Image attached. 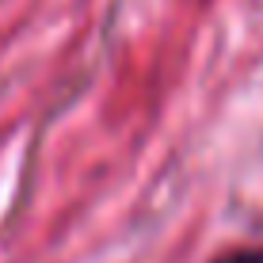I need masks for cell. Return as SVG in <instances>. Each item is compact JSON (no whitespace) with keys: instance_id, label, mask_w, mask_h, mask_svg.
<instances>
[{"instance_id":"1","label":"cell","mask_w":263,"mask_h":263,"mask_svg":"<svg viewBox=\"0 0 263 263\" xmlns=\"http://www.w3.org/2000/svg\"><path fill=\"white\" fill-rule=\"evenodd\" d=\"M214 263H263V248H237V252H229V256H221Z\"/></svg>"}]
</instances>
